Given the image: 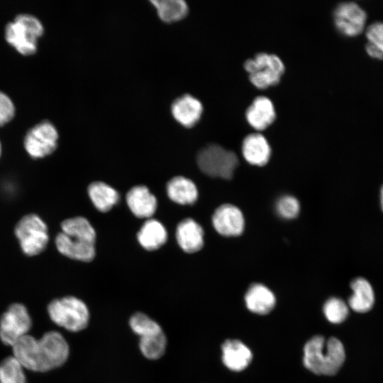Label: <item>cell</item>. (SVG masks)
<instances>
[{
  "instance_id": "1",
  "label": "cell",
  "mask_w": 383,
  "mask_h": 383,
  "mask_svg": "<svg viewBox=\"0 0 383 383\" xmlns=\"http://www.w3.org/2000/svg\"><path fill=\"white\" fill-rule=\"evenodd\" d=\"M13 356L24 369L45 372L62 365L69 356V345L57 331L45 333L40 339L28 334L13 346Z\"/></svg>"
},
{
  "instance_id": "2",
  "label": "cell",
  "mask_w": 383,
  "mask_h": 383,
  "mask_svg": "<svg viewBox=\"0 0 383 383\" xmlns=\"http://www.w3.org/2000/svg\"><path fill=\"white\" fill-rule=\"evenodd\" d=\"M345 359L344 346L335 337L326 340L323 336L316 335L306 343L304 348V365L316 374L335 375Z\"/></svg>"
},
{
  "instance_id": "3",
  "label": "cell",
  "mask_w": 383,
  "mask_h": 383,
  "mask_svg": "<svg viewBox=\"0 0 383 383\" xmlns=\"http://www.w3.org/2000/svg\"><path fill=\"white\" fill-rule=\"evenodd\" d=\"M13 232L21 251L26 256L40 255L48 245V226L36 213H30L23 216L15 225Z\"/></svg>"
},
{
  "instance_id": "4",
  "label": "cell",
  "mask_w": 383,
  "mask_h": 383,
  "mask_svg": "<svg viewBox=\"0 0 383 383\" xmlns=\"http://www.w3.org/2000/svg\"><path fill=\"white\" fill-rule=\"evenodd\" d=\"M48 313L56 325L72 332H78L85 328L89 319L87 305L73 296L51 301L48 306Z\"/></svg>"
},
{
  "instance_id": "5",
  "label": "cell",
  "mask_w": 383,
  "mask_h": 383,
  "mask_svg": "<svg viewBox=\"0 0 383 383\" xmlns=\"http://www.w3.org/2000/svg\"><path fill=\"white\" fill-rule=\"evenodd\" d=\"M43 28L35 17L28 14L17 16L6 26L7 42L24 55H33L36 51L37 39L42 35Z\"/></svg>"
},
{
  "instance_id": "6",
  "label": "cell",
  "mask_w": 383,
  "mask_h": 383,
  "mask_svg": "<svg viewBox=\"0 0 383 383\" xmlns=\"http://www.w3.org/2000/svg\"><path fill=\"white\" fill-rule=\"evenodd\" d=\"M197 164L208 176L229 179L238 165V160L233 152L218 145L211 144L199 151Z\"/></svg>"
},
{
  "instance_id": "7",
  "label": "cell",
  "mask_w": 383,
  "mask_h": 383,
  "mask_svg": "<svg viewBox=\"0 0 383 383\" xmlns=\"http://www.w3.org/2000/svg\"><path fill=\"white\" fill-rule=\"evenodd\" d=\"M251 83L259 89L277 84L284 72L281 59L273 54L261 52L244 63Z\"/></svg>"
},
{
  "instance_id": "8",
  "label": "cell",
  "mask_w": 383,
  "mask_h": 383,
  "mask_svg": "<svg viewBox=\"0 0 383 383\" xmlns=\"http://www.w3.org/2000/svg\"><path fill=\"white\" fill-rule=\"evenodd\" d=\"M32 321L26 307L21 303L11 304L0 318V339L9 346L28 334Z\"/></svg>"
},
{
  "instance_id": "9",
  "label": "cell",
  "mask_w": 383,
  "mask_h": 383,
  "mask_svg": "<svg viewBox=\"0 0 383 383\" xmlns=\"http://www.w3.org/2000/svg\"><path fill=\"white\" fill-rule=\"evenodd\" d=\"M58 133L48 121L41 122L30 129L24 138V148L33 159L52 154L57 146Z\"/></svg>"
},
{
  "instance_id": "10",
  "label": "cell",
  "mask_w": 383,
  "mask_h": 383,
  "mask_svg": "<svg viewBox=\"0 0 383 383\" xmlns=\"http://www.w3.org/2000/svg\"><path fill=\"white\" fill-rule=\"evenodd\" d=\"M367 15L357 3L345 1L339 4L333 12L334 23L337 30L347 37L361 34L366 28Z\"/></svg>"
},
{
  "instance_id": "11",
  "label": "cell",
  "mask_w": 383,
  "mask_h": 383,
  "mask_svg": "<svg viewBox=\"0 0 383 383\" xmlns=\"http://www.w3.org/2000/svg\"><path fill=\"white\" fill-rule=\"evenodd\" d=\"M212 223L216 231L224 236H238L243 233L245 226L242 212L230 204L221 205L216 209Z\"/></svg>"
},
{
  "instance_id": "12",
  "label": "cell",
  "mask_w": 383,
  "mask_h": 383,
  "mask_svg": "<svg viewBox=\"0 0 383 383\" xmlns=\"http://www.w3.org/2000/svg\"><path fill=\"white\" fill-rule=\"evenodd\" d=\"M171 112L177 123L185 128H192L199 122L203 112V106L194 96L184 94L173 101Z\"/></svg>"
},
{
  "instance_id": "13",
  "label": "cell",
  "mask_w": 383,
  "mask_h": 383,
  "mask_svg": "<svg viewBox=\"0 0 383 383\" xmlns=\"http://www.w3.org/2000/svg\"><path fill=\"white\" fill-rule=\"evenodd\" d=\"M55 245L60 254L72 260L90 262L95 257L94 244L70 237L61 231L55 238Z\"/></svg>"
},
{
  "instance_id": "14",
  "label": "cell",
  "mask_w": 383,
  "mask_h": 383,
  "mask_svg": "<svg viewBox=\"0 0 383 383\" xmlns=\"http://www.w3.org/2000/svg\"><path fill=\"white\" fill-rule=\"evenodd\" d=\"M204 230L192 218H185L179 222L176 230V238L180 248L186 252L194 253L204 245Z\"/></svg>"
},
{
  "instance_id": "15",
  "label": "cell",
  "mask_w": 383,
  "mask_h": 383,
  "mask_svg": "<svg viewBox=\"0 0 383 383\" xmlns=\"http://www.w3.org/2000/svg\"><path fill=\"white\" fill-rule=\"evenodd\" d=\"M127 204L138 218H150L157 209L156 197L143 185L132 187L126 195Z\"/></svg>"
},
{
  "instance_id": "16",
  "label": "cell",
  "mask_w": 383,
  "mask_h": 383,
  "mask_svg": "<svg viewBox=\"0 0 383 383\" xmlns=\"http://www.w3.org/2000/svg\"><path fill=\"white\" fill-rule=\"evenodd\" d=\"M245 116L253 128L262 131L272 123L276 113L272 101L266 96H260L248 108Z\"/></svg>"
},
{
  "instance_id": "17",
  "label": "cell",
  "mask_w": 383,
  "mask_h": 383,
  "mask_svg": "<svg viewBox=\"0 0 383 383\" xmlns=\"http://www.w3.org/2000/svg\"><path fill=\"white\" fill-rule=\"evenodd\" d=\"M242 152L248 163L263 166L270 158L271 148L267 139L262 135L251 133L243 140Z\"/></svg>"
},
{
  "instance_id": "18",
  "label": "cell",
  "mask_w": 383,
  "mask_h": 383,
  "mask_svg": "<svg viewBox=\"0 0 383 383\" xmlns=\"http://www.w3.org/2000/svg\"><path fill=\"white\" fill-rule=\"evenodd\" d=\"M222 360L233 371L244 370L252 359L250 349L238 340H228L222 345Z\"/></svg>"
},
{
  "instance_id": "19",
  "label": "cell",
  "mask_w": 383,
  "mask_h": 383,
  "mask_svg": "<svg viewBox=\"0 0 383 383\" xmlns=\"http://www.w3.org/2000/svg\"><path fill=\"white\" fill-rule=\"evenodd\" d=\"M353 294L348 299L349 306L355 312L366 313L374 304V293L370 283L362 277L354 279L350 283Z\"/></svg>"
},
{
  "instance_id": "20",
  "label": "cell",
  "mask_w": 383,
  "mask_h": 383,
  "mask_svg": "<svg viewBox=\"0 0 383 383\" xmlns=\"http://www.w3.org/2000/svg\"><path fill=\"white\" fill-rule=\"evenodd\" d=\"M248 309L258 314H267L274 306L275 297L273 293L262 284H253L245 296Z\"/></svg>"
},
{
  "instance_id": "21",
  "label": "cell",
  "mask_w": 383,
  "mask_h": 383,
  "mask_svg": "<svg viewBox=\"0 0 383 383\" xmlns=\"http://www.w3.org/2000/svg\"><path fill=\"white\" fill-rule=\"evenodd\" d=\"M169 198L182 205L193 204L198 198V190L195 184L182 176L174 177L167 184Z\"/></svg>"
},
{
  "instance_id": "22",
  "label": "cell",
  "mask_w": 383,
  "mask_h": 383,
  "mask_svg": "<svg viewBox=\"0 0 383 383\" xmlns=\"http://www.w3.org/2000/svg\"><path fill=\"white\" fill-rule=\"evenodd\" d=\"M140 245L147 250H155L163 245L167 238L165 226L157 220L148 219L137 233Z\"/></svg>"
},
{
  "instance_id": "23",
  "label": "cell",
  "mask_w": 383,
  "mask_h": 383,
  "mask_svg": "<svg viewBox=\"0 0 383 383\" xmlns=\"http://www.w3.org/2000/svg\"><path fill=\"white\" fill-rule=\"evenodd\" d=\"M87 190L93 204L101 212L110 211L119 200L118 192L103 182L91 183Z\"/></svg>"
},
{
  "instance_id": "24",
  "label": "cell",
  "mask_w": 383,
  "mask_h": 383,
  "mask_svg": "<svg viewBox=\"0 0 383 383\" xmlns=\"http://www.w3.org/2000/svg\"><path fill=\"white\" fill-rule=\"evenodd\" d=\"M61 232L65 235L95 244L96 232L89 221L82 216L67 218L62 221Z\"/></svg>"
},
{
  "instance_id": "25",
  "label": "cell",
  "mask_w": 383,
  "mask_h": 383,
  "mask_svg": "<svg viewBox=\"0 0 383 383\" xmlns=\"http://www.w3.org/2000/svg\"><path fill=\"white\" fill-rule=\"evenodd\" d=\"M160 18L165 23H173L184 18L188 13V6L183 0H152Z\"/></svg>"
},
{
  "instance_id": "26",
  "label": "cell",
  "mask_w": 383,
  "mask_h": 383,
  "mask_svg": "<svg viewBox=\"0 0 383 383\" xmlns=\"http://www.w3.org/2000/svg\"><path fill=\"white\" fill-rule=\"evenodd\" d=\"M167 340L162 330L140 337L139 347L143 355L150 360L160 358L165 353Z\"/></svg>"
},
{
  "instance_id": "27",
  "label": "cell",
  "mask_w": 383,
  "mask_h": 383,
  "mask_svg": "<svg viewBox=\"0 0 383 383\" xmlns=\"http://www.w3.org/2000/svg\"><path fill=\"white\" fill-rule=\"evenodd\" d=\"M0 383H26L24 367L13 356L0 362Z\"/></svg>"
},
{
  "instance_id": "28",
  "label": "cell",
  "mask_w": 383,
  "mask_h": 383,
  "mask_svg": "<svg viewBox=\"0 0 383 383\" xmlns=\"http://www.w3.org/2000/svg\"><path fill=\"white\" fill-rule=\"evenodd\" d=\"M323 312L330 322L340 323L346 319L348 315V307L342 299L332 297L325 303Z\"/></svg>"
},
{
  "instance_id": "29",
  "label": "cell",
  "mask_w": 383,
  "mask_h": 383,
  "mask_svg": "<svg viewBox=\"0 0 383 383\" xmlns=\"http://www.w3.org/2000/svg\"><path fill=\"white\" fill-rule=\"evenodd\" d=\"M129 323L133 331L139 337L162 330L157 322L143 313L133 315Z\"/></svg>"
},
{
  "instance_id": "30",
  "label": "cell",
  "mask_w": 383,
  "mask_h": 383,
  "mask_svg": "<svg viewBox=\"0 0 383 383\" xmlns=\"http://www.w3.org/2000/svg\"><path fill=\"white\" fill-rule=\"evenodd\" d=\"M276 208L278 214L286 219L295 218L300 209L297 199L289 195L281 197L277 203Z\"/></svg>"
},
{
  "instance_id": "31",
  "label": "cell",
  "mask_w": 383,
  "mask_h": 383,
  "mask_svg": "<svg viewBox=\"0 0 383 383\" xmlns=\"http://www.w3.org/2000/svg\"><path fill=\"white\" fill-rule=\"evenodd\" d=\"M367 42L373 44L383 52V22L375 21L365 28Z\"/></svg>"
},
{
  "instance_id": "32",
  "label": "cell",
  "mask_w": 383,
  "mask_h": 383,
  "mask_svg": "<svg viewBox=\"0 0 383 383\" xmlns=\"http://www.w3.org/2000/svg\"><path fill=\"white\" fill-rule=\"evenodd\" d=\"M15 113L12 101L4 93L0 91V126L10 121Z\"/></svg>"
},
{
  "instance_id": "33",
  "label": "cell",
  "mask_w": 383,
  "mask_h": 383,
  "mask_svg": "<svg viewBox=\"0 0 383 383\" xmlns=\"http://www.w3.org/2000/svg\"><path fill=\"white\" fill-rule=\"evenodd\" d=\"M365 51L372 58L379 60H383V52L378 48L369 42L365 45Z\"/></svg>"
},
{
  "instance_id": "34",
  "label": "cell",
  "mask_w": 383,
  "mask_h": 383,
  "mask_svg": "<svg viewBox=\"0 0 383 383\" xmlns=\"http://www.w3.org/2000/svg\"><path fill=\"white\" fill-rule=\"evenodd\" d=\"M380 204L382 210L383 211V185L382 186L380 189Z\"/></svg>"
},
{
  "instance_id": "35",
  "label": "cell",
  "mask_w": 383,
  "mask_h": 383,
  "mask_svg": "<svg viewBox=\"0 0 383 383\" xmlns=\"http://www.w3.org/2000/svg\"><path fill=\"white\" fill-rule=\"evenodd\" d=\"M1 143H0V156H1Z\"/></svg>"
}]
</instances>
